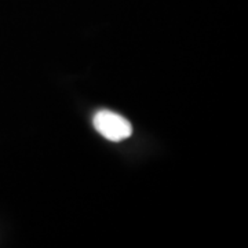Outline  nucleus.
<instances>
[{"label":"nucleus","instance_id":"obj_1","mask_svg":"<svg viewBox=\"0 0 248 248\" xmlns=\"http://www.w3.org/2000/svg\"><path fill=\"white\" fill-rule=\"evenodd\" d=\"M93 125L97 133L112 142H122L133 134V125L124 116L108 109L98 110L93 117Z\"/></svg>","mask_w":248,"mask_h":248}]
</instances>
